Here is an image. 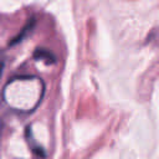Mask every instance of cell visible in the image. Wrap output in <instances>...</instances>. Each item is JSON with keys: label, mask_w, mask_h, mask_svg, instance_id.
<instances>
[{"label": "cell", "mask_w": 159, "mask_h": 159, "mask_svg": "<svg viewBox=\"0 0 159 159\" xmlns=\"http://www.w3.org/2000/svg\"><path fill=\"white\" fill-rule=\"evenodd\" d=\"M35 57L40 58V60H46V62H53L55 61L53 55L50 51H46V50H36L35 51Z\"/></svg>", "instance_id": "obj_1"}, {"label": "cell", "mask_w": 159, "mask_h": 159, "mask_svg": "<svg viewBox=\"0 0 159 159\" xmlns=\"http://www.w3.org/2000/svg\"><path fill=\"white\" fill-rule=\"evenodd\" d=\"M2 70H4V61H2V58L0 57V77H1V73H2Z\"/></svg>", "instance_id": "obj_2"}]
</instances>
